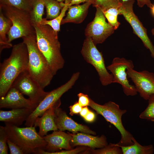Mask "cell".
<instances>
[{"mask_svg": "<svg viewBox=\"0 0 154 154\" xmlns=\"http://www.w3.org/2000/svg\"><path fill=\"white\" fill-rule=\"evenodd\" d=\"M29 54L23 42L12 46L10 56L0 64V98L4 97L17 77L28 69Z\"/></svg>", "mask_w": 154, "mask_h": 154, "instance_id": "cell-1", "label": "cell"}, {"mask_svg": "<svg viewBox=\"0 0 154 154\" xmlns=\"http://www.w3.org/2000/svg\"><path fill=\"white\" fill-rule=\"evenodd\" d=\"M38 47L44 55L55 75L64 64L58 40V33L50 26L39 24L34 25Z\"/></svg>", "mask_w": 154, "mask_h": 154, "instance_id": "cell-2", "label": "cell"}, {"mask_svg": "<svg viewBox=\"0 0 154 154\" xmlns=\"http://www.w3.org/2000/svg\"><path fill=\"white\" fill-rule=\"evenodd\" d=\"M22 38L28 52L27 70L44 89L50 84L54 75L46 58L38 47L36 34Z\"/></svg>", "mask_w": 154, "mask_h": 154, "instance_id": "cell-3", "label": "cell"}, {"mask_svg": "<svg viewBox=\"0 0 154 154\" xmlns=\"http://www.w3.org/2000/svg\"><path fill=\"white\" fill-rule=\"evenodd\" d=\"M8 139L19 146L24 154H37L39 149L44 150L46 143L34 126L25 127L5 123Z\"/></svg>", "mask_w": 154, "mask_h": 154, "instance_id": "cell-4", "label": "cell"}, {"mask_svg": "<svg viewBox=\"0 0 154 154\" xmlns=\"http://www.w3.org/2000/svg\"><path fill=\"white\" fill-rule=\"evenodd\" d=\"M89 106L102 116L108 122L113 125L120 133L121 139L117 144L121 146L132 145V135L124 127L122 122V116L127 112L126 110H122L115 103L109 101L103 105L96 103L90 98Z\"/></svg>", "mask_w": 154, "mask_h": 154, "instance_id": "cell-5", "label": "cell"}, {"mask_svg": "<svg viewBox=\"0 0 154 154\" xmlns=\"http://www.w3.org/2000/svg\"><path fill=\"white\" fill-rule=\"evenodd\" d=\"M0 9L12 22V25L7 35L9 43L16 38L36 34L30 13L11 6L0 5Z\"/></svg>", "mask_w": 154, "mask_h": 154, "instance_id": "cell-6", "label": "cell"}, {"mask_svg": "<svg viewBox=\"0 0 154 154\" xmlns=\"http://www.w3.org/2000/svg\"><path fill=\"white\" fill-rule=\"evenodd\" d=\"M81 52L86 61L96 70L102 85L106 86L112 83L113 76L108 71L102 52L97 48L91 38L86 37L84 40Z\"/></svg>", "mask_w": 154, "mask_h": 154, "instance_id": "cell-7", "label": "cell"}, {"mask_svg": "<svg viewBox=\"0 0 154 154\" xmlns=\"http://www.w3.org/2000/svg\"><path fill=\"white\" fill-rule=\"evenodd\" d=\"M80 75L79 72L74 73L70 79L64 84L48 93L30 115L26 121L25 125L32 126L36 119L41 116L48 109L60 101V98L74 85Z\"/></svg>", "mask_w": 154, "mask_h": 154, "instance_id": "cell-8", "label": "cell"}, {"mask_svg": "<svg viewBox=\"0 0 154 154\" xmlns=\"http://www.w3.org/2000/svg\"><path fill=\"white\" fill-rule=\"evenodd\" d=\"M134 67L131 60L118 57L114 58L112 63L107 67L113 76L112 83L121 85L124 93L127 96H134L137 93L135 86L129 83L126 72L128 68H133Z\"/></svg>", "mask_w": 154, "mask_h": 154, "instance_id": "cell-9", "label": "cell"}, {"mask_svg": "<svg viewBox=\"0 0 154 154\" xmlns=\"http://www.w3.org/2000/svg\"><path fill=\"white\" fill-rule=\"evenodd\" d=\"M12 87L28 97L38 106L48 93L30 75L27 70L20 74L13 82Z\"/></svg>", "mask_w": 154, "mask_h": 154, "instance_id": "cell-10", "label": "cell"}, {"mask_svg": "<svg viewBox=\"0 0 154 154\" xmlns=\"http://www.w3.org/2000/svg\"><path fill=\"white\" fill-rule=\"evenodd\" d=\"M134 2L135 0L122 1V5L119 7V15H122L130 25L134 33L140 38L145 47L149 50L151 56L154 58V46L147 35L146 29L133 12Z\"/></svg>", "mask_w": 154, "mask_h": 154, "instance_id": "cell-11", "label": "cell"}, {"mask_svg": "<svg viewBox=\"0 0 154 154\" xmlns=\"http://www.w3.org/2000/svg\"><path fill=\"white\" fill-rule=\"evenodd\" d=\"M95 7L96 12L95 17L87 26L85 34L86 37L91 38L96 45L103 43L115 30L106 21L102 9L99 7Z\"/></svg>", "mask_w": 154, "mask_h": 154, "instance_id": "cell-12", "label": "cell"}, {"mask_svg": "<svg viewBox=\"0 0 154 154\" xmlns=\"http://www.w3.org/2000/svg\"><path fill=\"white\" fill-rule=\"evenodd\" d=\"M140 96L145 100L154 94V73L146 70L138 72L130 68L126 70Z\"/></svg>", "mask_w": 154, "mask_h": 154, "instance_id": "cell-13", "label": "cell"}, {"mask_svg": "<svg viewBox=\"0 0 154 154\" xmlns=\"http://www.w3.org/2000/svg\"><path fill=\"white\" fill-rule=\"evenodd\" d=\"M37 106L15 88L11 86L4 97L0 98V108H27L35 110Z\"/></svg>", "mask_w": 154, "mask_h": 154, "instance_id": "cell-14", "label": "cell"}, {"mask_svg": "<svg viewBox=\"0 0 154 154\" xmlns=\"http://www.w3.org/2000/svg\"><path fill=\"white\" fill-rule=\"evenodd\" d=\"M54 121L59 131L68 130L72 132L73 134L79 131L90 134H96L95 132L90 129L87 126L75 122L59 107L55 110Z\"/></svg>", "mask_w": 154, "mask_h": 154, "instance_id": "cell-15", "label": "cell"}, {"mask_svg": "<svg viewBox=\"0 0 154 154\" xmlns=\"http://www.w3.org/2000/svg\"><path fill=\"white\" fill-rule=\"evenodd\" d=\"M46 143L44 151L48 152L59 151L62 149L66 150L72 149L70 141L72 138L71 134L63 131H55L51 134L43 137Z\"/></svg>", "mask_w": 154, "mask_h": 154, "instance_id": "cell-16", "label": "cell"}, {"mask_svg": "<svg viewBox=\"0 0 154 154\" xmlns=\"http://www.w3.org/2000/svg\"><path fill=\"white\" fill-rule=\"evenodd\" d=\"M61 104L60 101L46 110L40 117L35 120L34 126L38 127L39 134L43 137L47 135L48 132L51 131H57L58 129L54 121L55 109L59 107Z\"/></svg>", "mask_w": 154, "mask_h": 154, "instance_id": "cell-17", "label": "cell"}, {"mask_svg": "<svg viewBox=\"0 0 154 154\" xmlns=\"http://www.w3.org/2000/svg\"><path fill=\"white\" fill-rule=\"evenodd\" d=\"M71 145L87 146L94 149L101 148L108 145L106 137L104 135L100 137L94 136L85 133H77L72 134Z\"/></svg>", "mask_w": 154, "mask_h": 154, "instance_id": "cell-18", "label": "cell"}, {"mask_svg": "<svg viewBox=\"0 0 154 154\" xmlns=\"http://www.w3.org/2000/svg\"><path fill=\"white\" fill-rule=\"evenodd\" d=\"M34 110L27 108L12 109L9 111H0V121L5 123L19 127L26 121Z\"/></svg>", "mask_w": 154, "mask_h": 154, "instance_id": "cell-19", "label": "cell"}, {"mask_svg": "<svg viewBox=\"0 0 154 154\" xmlns=\"http://www.w3.org/2000/svg\"><path fill=\"white\" fill-rule=\"evenodd\" d=\"M90 2H85L82 5H74L70 6L68 9L66 16L63 18L61 25L67 23H81L86 17Z\"/></svg>", "mask_w": 154, "mask_h": 154, "instance_id": "cell-20", "label": "cell"}, {"mask_svg": "<svg viewBox=\"0 0 154 154\" xmlns=\"http://www.w3.org/2000/svg\"><path fill=\"white\" fill-rule=\"evenodd\" d=\"M12 25L11 21L6 17L0 9V52L5 48L13 46L8 42V33Z\"/></svg>", "mask_w": 154, "mask_h": 154, "instance_id": "cell-21", "label": "cell"}, {"mask_svg": "<svg viewBox=\"0 0 154 154\" xmlns=\"http://www.w3.org/2000/svg\"><path fill=\"white\" fill-rule=\"evenodd\" d=\"M132 140L133 143L128 146L117 145L122 150L123 154H153L154 148L152 145L143 146L139 143L133 136Z\"/></svg>", "mask_w": 154, "mask_h": 154, "instance_id": "cell-22", "label": "cell"}, {"mask_svg": "<svg viewBox=\"0 0 154 154\" xmlns=\"http://www.w3.org/2000/svg\"><path fill=\"white\" fill-rule=\"evenodd\" d=\"M44 6V0H33L30 16L33 26L39 24L42 20Z\"/></svg>", "mask_w": 154, "mask_h": 154, "instance_id": "cell-23", "label": "cell"}, {"mask_svg": "<svg viewBox=\"0 0 154 154\" xmlns=\"http://www.w3.org/2000/svg\"><path fill=\"white\" fill-rule=\"evenodd\" d=\"M46 9V19L50 20L58 17L64 5V2H59L56 0H44Z\"/></svg>", "mask_w": 154, "mask_h": 154, "instance_id": "cell-24", "label": "cell"}, {"mask_svg": "<svg viewBox=\"0 0 154 154\" xmlns=\"http://www.w3.org/2000/svg\"><path fill=\"white\" fill-rule=\"evenodd\" d=\"M70 3V0H65L64 5L62 9L60 14L58 17L50 20H47L45 18H43L39 24L48 25L55 31L58 33L60 30V25L65 15L66 11L70 7L68 5Z\"/></svg>", "mask_w": 154, "mask_h": 154, "instance_id": "cell-25", "label": "cell"}, {"mask_svg": "<svg viewBox=\"0 0 154 154\" xmlns=\"http://www.w3.org/2000/svg\"><path fill=\"white\" fill-rule=\"evenodd\" d=\"M33 0H0V5L12 6L31 13Z\"/></svg>", "mask_w": 154, "mask_h": 154, "instance_id": "cell-26", "label": "cell"}, {"mask_svg": "<svg viewBox=\"0 0 154 154\" xmlns=\"http://www.w3.org/2000/svg\"><path fill=\"white\" fill-rule=\"evenodd\" d=\"M119 7H112L106 10L102 11L108 23L114 28L115 30L117 29L120 25L117 20V16L119 13Z\"/></svg>", "mask_w": 154, "mask_h": 154, "instance_id": "cell-27", "label": "cell"}, {"mask_svg": "<svg viewBox=\"0 0 154 154\" xmlns=\"http://www.w3.org/2000/svg\"><path fill=\"white\" fill-rule=\"evenodd\" d=\"M90 151L95 154H123L121 148L117 143H110L103 148L96 150L92 149Z\"/></svg>", "mask_w": 154, "mask_h": 154, "instance_id": "cell-28", "label": "cell"}, {"mask_svg": "<svg viewBox=\"0 0 154 154\" xmlns=\"http://www.w3.org/2000/svg\"><path fill=\"white\" fill-rule=\"evenodd\" d=\"M148 100L147 108L140 114L139 117L141 119L151 121L154 119V94L151 95Z\"/></svg>", "mask_w": 154, "mask_h": 154, "instance_id": "cell-29", "label": "cell"}, {"mask_svg": "<svg viewBox=\"0 0 154 154\" xmlns=\"http://www.w3.org/2000/svg\"><path fill=\"white\" fill-rule=\"evenodd\" d=\"M122 1L119 0H96L94 7H99L102 11L112 7H118L122 5Z\"/></svg>", "mask_w": 154, "mask_h": 154, "instance_id": "cell-30", "label": "cell"}, {"mask_svg": "<svg viewBox=\"0 0 154 154\" xmlns=\"http://www.w3.org/2000/svg\"><path fill=\"white\" fill-rule=\"evenodd\" d=\"M7 136L4 126H0V154H7L8 147L7 145Z\"/></svg>", "mask_w": 154, "mask_h": 154, "instance_id": "cell-31", "label": "cell"}, {"mask_svg": "<svg viewBox=\"0 0 154 154\" xmlns=\"http://www.w3.org/2000/svg\"><path fill=\"white\" fill-rule=\"evenodd\" d=\"M87 147H80L74 149H71L66 151H61L53 152H48L44 150L40 149L38 151V154H75L82 151H87Z\"/></svg>", "mask_w": 154, "mask_h": 154, "instance_id": "cell-32", "label": "cell"}, {"mask_svg": "<svg viewBox=\"0 0 154 154\" xmlns=\"http://www.w3.org/2000/svg\"><path fill=\"white\" fill-rule=\"evenodd\" d=\"M7 142L10 154H24L23 150L19 146L8 139Z\"/></svg>", "mask_w": 154, "mask_h": 154, "instance_id": "cell-33", "label": "cell"}, {"mask_svg": "<svg viewBox=\"0 0 154 154\" xmlns=\"http://www.w3.org/2000/svg\"><path fill=\"white\" fill-rule=\"evenodd\" d=\"M78 102L82 107L89 106L90 98L88 95L82 93H80L78 94Z\"/></svg>", "mask_w": 154, "mask_h": 154, "instance_id": "cell-34", "label": "cell"}, {"mask_svg": "<svg viewBox=\"0 0 154 154\" xmlns=\"http://www.w3.org/2000/svg\"><path fill=\"white\" fill-rule=\"evenodd\" d=\"M82 107L78 102H76L70 106V114L72 116L80 113Z\"/></svg>", "mask_w": 154, "mask_h": 154, "instance_id": "cell-35", "label": "cell"}, {"mask_svg": "<svg viewBox=\"0 0 154 154\" xmlns=\"http://www.w3.org/2000/svg\"><path fill=\"white\" fill-rule=\"evenodd\" d=\"M122 1H127L129 0H119ZM137 5L140 7H143L146 5L147 7L151 9L153 5L151 3L150 0H137Z\"/></svg>", "mask_w": 154, "mask_h": 154, "instance_id": "cell-36", "label": "cell"}, {"mask_svg": "<svg viewBox=\"0 0 154 154\" xmlns=\"http://www.w3.org/2000/svg\"><path fill=\"white\" fill-rule=\"evenodd\" d=\"M70 3L68 4L70 6L74 5H78L80 3H82L90 2H91L93 6L94 5L96 0H70Z\"/></svg>", "mask_w": 154, "mask_h": 154, "instance_id": "cell-37", "label": "cell"}, {"mask_svg": "<svg viewBox=\"0 0 154 154\" xmlns=\"http://www.w3.org/2000/svg\"><path fill=\"white\" fill-rule=\"evenodd\" d=\"M84 118L87 122H92L95 119V115L94 112L90 111Z\"/></svg>", "mask_w": 154, "mask_h": 154, "instance_id": "cell-38", "label": "cell"}, {"mask_svg": "<svg viewBox=\"0 0 154 154\" xmlns=\"http://www.w3.org/2000/svg\"><path fill=\"white\" fill-rule=\"evenodd\" d=\"M90 111L87 106L82 108L80 112V114L81 116L84 118Z\"/></svg>", "mask_w": 154, "mask_h": 154, "instance_id": "cell-39", "label": "cell"}, {"mask_svg": "<svg viewBox=\"0 0 154 154\" xmlns=\"http://www.w3.org/2000/svg\"><path fill=\"white\" fill-rule=\"evenodd\" d=\"M151 9L152 14L154 17V5H153L152 8Z\"/></svg>", "mask_w": 154, "mask_h": 154, "instance_id": "cell-40", "label": "cell"}, {"mask_svg": "<svg viewBox=\"0 0 154 154\" xmlns=\"http://www.w3.org/2000/svg\"><path fill=\"white\" fill-rule=\"evenodd\" d=\"M57 1L59 2H64L65 0H56Z\"/></svg>", "mask_w": 154, "mask_h": 154, "instance_id": "cell-41", "label": "cell"}, {"mask_svg": "<svg viewBox=\"0 0 154 154\" xmlns=\"http://www.w3.org/2000/svg\"><path fill=\"white\" fill-rule=\"evenodd\" d=\"M151 32L152 35H154V28H153L151 30Z\"/></svg>", "mask_w": 154, "mask_h": 154, "instance_id": "cell-42", "label": "cell"}, {"mask_svg": "<svg viewBox=\"0 0 154 154\" xmlns=\"http://www.w3.org/2000/svg\"><path fill=\"white\" fill-rule=\"evenodd\" d=\"M151 121H153V122H154V119L151 120Z\"/></svg>", "mask_w": 154, "mask_h": 154, "instance_id": "cell-43", "label": "cell"}]
</instances>
